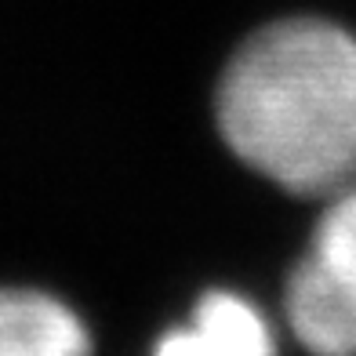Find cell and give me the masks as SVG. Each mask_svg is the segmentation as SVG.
<instances>
[{
  "mask_svg": "<svg viewBox=\"0 0 356 356\" xmlns=\"http://www.w3.org/2000/svg\"><path fill=\"white\" fill-rule=\"evenodd\" d=\"M153 356H280L269 320L233 291H211L186 323L156 342Z\"/></svg>",
  "mask_w": 356,
  "mask_h": 356,
  "instance_id": "3957f363",
  "label": "cell"
},
{
  "mask_svg": "<svg viewBox=\"0 0 356 356\" xmlns=\"http://www.w3.org/2000/svg\"><path fill=\"white\" fill-rule=\"evenodd\" d=\"M0 356H91V338L66 302L29 287H4Z\"/></svg>",
  "mask_w": 356,
  "mask_h": 356,
  "instance_id": "277c9868",
  "label": "cell"
},
{
  "mask_svg": "<svg viewBox=\"0 0 356 356\" xmlns=\"http://www.w3.org/2000/svg\"><path fill=\"white\" fill-rule=\"evenodd\" d=\"M287 323L313 356H356V186L327 197L287 280Z\"/></svg>",
  "mask_w": 356,
  "mask_h": 356,
  "instance_id": "7a4b0ae2",
  "label": "cell"
},
{
  "mask_svg": "<svg viewBox=\"0 0 356 356\" xmlns=\"http://www.w3.org/2000/svg\"><path fill=\"white\" fill-rule=\"evenodd\" d=\"M218 127L287 193L327 200L356 186V37L320 19L266 26L222 73Z\"/></svg>",
  "mask_w": 356,
  "mask_h": 356,
  "instance_id": "6da1fadb",
  "label": "cell"
}]
</instances>
